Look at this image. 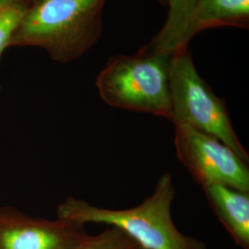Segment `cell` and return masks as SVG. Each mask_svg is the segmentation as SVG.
<instances>
[{"mask_svg":"<svg viewBox=\"0 0 249 249\" xmlns=\"http://www.w3.org/2000/svg\"><path fill=\"white\" fill-rule=\"evenodd\" d=\"M196 0H166L168 16L160 32L143 48L154 52L173 53L179 48Z\"/></svg>","mask_w":249,"mask_h":249,"instance_id":"cell-9","label":"cell"},{"mask_svg":"<svg viewBox=\"0 0 249 249\" xmlns=\"http://www.w3.org/2000/svg\"><path fill=\"white\" fill-rule=\"evenodd\" d=\"M137 245L124 231L109 226L96 235H88L72 249H133Z\"/></svg>","mask_w":249,"mask_h":249,"instance_id":"cell-10","label":"cell"},{"mask_svg":"<svg viewBox=\"0 0 249 249\" xmlns=\"http://www.w3.org/2000/svg\"><path fill=\"white\" fill-rule=\"evenodd\" d=\"M171 53L142 47L136 55L111 57L96 78V88L108 106L170 120Z\"/></svg>","mask_w":249,"mask_h":249,"instance_id":"cell-3","label":"cell"},{"mask_svg":"<svg viewBox=\"0 0 249 249\" xmlns=\"http://www.w3.org/2000/svg\"><path fill=\"white\" fill-rule=\"evenodd\" d=\"M201 188L211 209L235 244L249 249V193L213 183Z\"/></svg>","mask_w":249,"mask_h":249,"instance_id":"cell-7","label":"cell"},{"mask_svg":"<svg viewBox=\"0 0 249 249\" xmlns=\"http://www.w3.org/2000/svg\"><path fill=\"white\" fill-rule=\"evenodd\" d=\"M178 160L201 186L221 184L249 193V163L212 135L175 125Z\"/></svg>","mask_w":249,"mask_h":249,"instance_id":"cell-5","label":"cell"},{"mask_svg":"<svg viewBox=\"0 0 249 249\" xmlns=\"http://www.w3.org/2000/svg\"><path fill=\"white\" fill-rule=\"evenodd\" d=\"M88 235L83 224L34 218L0 207V249H72Z\"/></svg>","mask_w":249,"mask_h":249,"instance_id":"cell-6","label":"cell"},{"mask_svg":"<svg viewBox=\"0 0 249 249\" xmlns=\"http://www.w3.org/2000/svg\"><path fill=\"white\" fill-rule=\"evenodd\" d=\"M133 249H142V247H140V246H139V245H137V246H136V247H135V248H134Z\"/></svg>","mask_w":249,"mask_h":249,"instance_id":"cell-14","label":"cell"},{"mask_svg":"<svg viewBox=\"0 0 249 249\" xmlns=\"http://www.w3.org/2000/svg\"><path fill=\"white\" fill-rule=\"evenodd\" d=\"M177 194L173 177H160L151 196L127 210H109L89 204L83 199L68 197L57 207V218L85 225L104 223L124 231L145 249H207L202 241L178 230L171 209Z\"/></svg>","mask_w":249,"mask_h":249,"instance_id":"cell-2","label":"cell"},{"mask_svg":"<svg viewBox=\"0 0 249 249\" xmlns=\"http://www.w3.org/2000/svg\"><path fill=\"white\" fill-rule=\"evenodd\" d=\"M223 26L249 29V0H196L179 48L199 32Z\"/></svg>","mask_w":249,"mask_h":249,"instance_id":"cell-8","label":"cell"},{"mask_svg":"<svg viewBox=\"0 0 249 249\" xmlns=\"http://www.w3.org/2000/svg\"><path fill=\"white\" fill-rule=\"evenodd\" d=\"M169 89L174 125H186L212 135L249 162V154L231 124L225 102L198 74L188 46L171 53Z\"/></svg>","mask_w":249,"mask_h":249,"instance_id":"cell-4","label":"cell"},{"mask_svg":"<svg viewBox=\"0 0 249 249\" xmlns=\"http://www.w3.org/2000/svg\"><path fill=\"white\" fill-rule=\"evenodd\" d=\"M159 2H160L161 5H164V6H166V0H158Z\"/></svg>","mask_w":249,"mask_h":249,"instance_id":"cell-13","label":"cell"},{"mask_svg":"<svg viewBox=\"0 0 249 249\" xmlns=\"http://www.w3.org/2000/svg\"><path fill=\"white\" fill-rule=\"evenodd\" d=\"M107 0H31L10 46L44 48L57 62L77 60L96 45Z\"/></svg>","mask_w":249,"mask_h":249,"instance_id":"cell-1","label":"cell"},{"mask_svg":"<svg viewBox=\"0 0 249 249\" xmlns=\"http://www.w3.org/2000/svg\"><path fill=\"white\" fill-rule=\"evenodd\" d=\"M29 3L20 4L11 8L0 17V57L4 50L9 47L10 38L18 26V22L23 17Z\"/></svg>","mask_w":249,"mask_h":249,"instance_id":"cell-11","label":"cell"},{"mask_svg":"<svg viewBox=\"0 0 249 249\" xmlns=\"http://www.w3.org/2000/svg\"><path fill=\"white\" fill-rule=\"evenodd\" d=\"M31 0H0V17L9 9L20 4H26Z\"/></svg>","mask_w":249,"mask_h":249,"instance_id":"cell-12","label":"cell"}]
</instances>
